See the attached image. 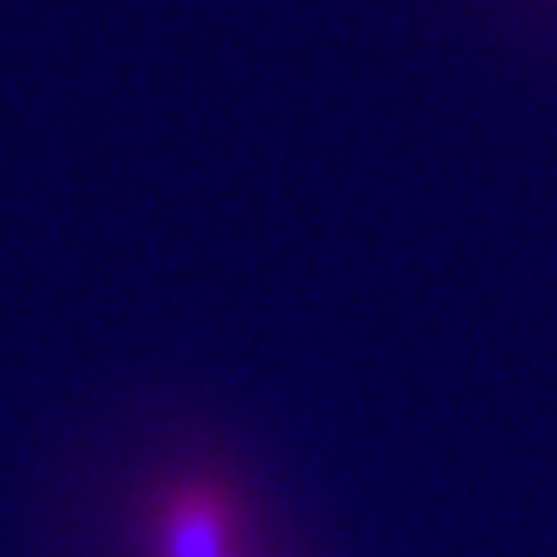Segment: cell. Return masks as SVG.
Wrapping results in <instances>:
<instances>
[{
	"mask_svg": "<svg viewBox=\"0 0 557 557\" xmlns=\"http://www.w3.org/2000/svg\"><path fill=\"white\" fill-rule=\"evenodd\" d=\"M235 504L215 484H176L157 513V557H231Z\"/></svg>",
	"mask_w": 557,
	"mask_h": 557,
	"instance_id": "6da1fadb",
	"label": "cell"
}]
</instances>
